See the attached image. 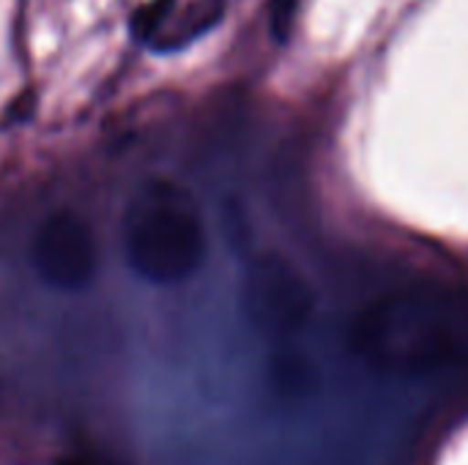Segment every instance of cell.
I'll use <instances>...</instances> for the list:
<instances>
[{
  "instance_id": "1",
  "label": "cell",
  "mask_w": 468,
  "mask_h": 465,
  "mask_svg": "<svg viewBox=\"0 0 468 465\" xmlns=\"http://www.w3.org/2000/svg\"><path fill=\"white\" fill-rule=\"evenodd\" d=\"M351 351L381 375H425L468 359V293L441 282L370 299L351 323Z\"/></svg>"
},
{
  "instance_id": "2",
  "label": "cell",
  "mask_w": 468,
  "mask_h": 465,
  "mask_svg": "<svg viewBox=\"0 0 468 465\" xmlns=\"http://www.w3.org/2000/svg\"><path fill=\"white\" fill-rule=\"evenodd\" d=\"M129 266L154 285L189 280L206 258V230L195 197L170 178L145 181L123 217Z\"/></svg>"
},
{
  "instance_id": "3",
  "label": "cell",
  "mask_w": 468,
  "mask_h": 465,
  "mask_svg": "<svg viewBox=\"0 0 468 465\" xmlns=\"http://www.w3.org/2000/svg\"><path fill=\"white\" fill-rule=\"evenodd\" d=\"M247 307L258 332L291 337L302 332L313 315V291L291 260L263 255L250 269Z\"/></svg>"
},
{
  "instance_id": "4",
  "label": "cell",
  "mask_w": 468,
  "mask_h": 465,
  "mask_svg": "<svg viewBox=\"0 0 468 465\" xmlns=\"http://www.w3.org/2000/svg\"><path fill=\"white\" fill-rule=\"evenodd\" d=\"M33 266L55 291H82L96 274V241L74 211H52L33 236Z\"/></svg>"
},
{
  "instance_id": "5",
  "label": "cell",
  "mask_w": 468,
  "mask_h": 465,
  "mask_svg": "<svg viewBox=\"0 0 468 465\" xmlns=\"http://www.w3.org/2000/svg\"><path fill=\"white\" fill-rule=\"evenodd\" d=\"M225 14V0H189L184 8L176 5L165 27L148 44L156 52H176L192 44L195 38L206 36L214 25H219Z\"/></svg>"
},
{
  "instance_id": "6",
  "label": "cell",
  "mask_w": 468,
  "mask_h": 465,
  "mask_svg": "<svg viewBox=\"0 0 468 465\" xmlns=\"http://www.w3.org/2000/svg\"><path fill=\"white\" fill-rule=\"evenodd\" d=\"M178 0H148L143 3L134 14H132V36L137 41L151 44L156 38V33L165 27V22L170 19V14L176 11Z\"/></svg>"
},
{
  "instance_id": "7",
  "label": "cell",
  "mask_w": 468,
  "mask_h": 465,
  "mask_svg": "<svg viewBox=\"0 0 468 465\" xmlns=\"http://www.w3.org/2000/svg\"><path fill=\"white\" fill-rule=\"evenodd\" d=\"M296 8H299V0H269V30L280 44L288 41L293 33Z\"/></svg>"
},
{
  "instance_id": "8",
  "label": "cell",
  "mask_w": 468,
  "mask_h": 465,
  "mask_svg": "<svg viewBox=\"0 0 468 465\" xmlns=\"http://www.w3.org/2000/svg\"><path fill=\"white\" fill-rule=\"evenodd\" d=\"M55 465H115L110 458L99 455V452H90V449H77L71 455H63L58 458Z\"/></svg>"
}]
</instances>
